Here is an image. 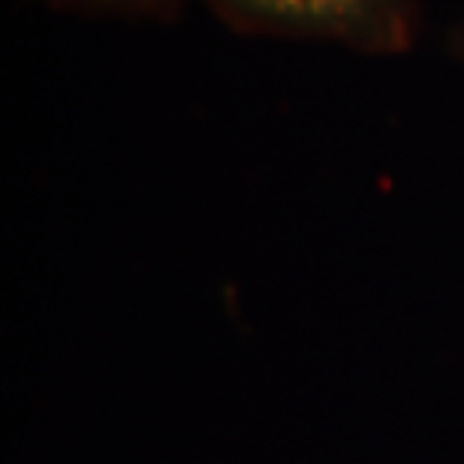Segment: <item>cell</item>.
Returning a JSON list of instances; mask_svg holds the SVG:
<instances>
[{"label": "cell", "mask_w": 464, "mask_h": 464, "mask_svg": "<svg viewBox=\"0 0 464 464\" xmlns=\"http://www.w3.org/2000/svg\"><path fill=\"white\" fill-rule=\"evenodd\" d=\"M232 34L338 45L368 58L413 52L425 27L422 0H202Z\"/></svg>", "instance_id": "6da1fadb"}, {"label": "cell", "mask_w": 464, "mask_h": 464, "mask_svg": "<svg viewBox=\"0 0 464 464\" xmlns=\"http://www.w3.org/2000/svg\"><path fill=\"white\" fill-rule=\"evenodd\" d=\"M450 52L464 63V15L459 18L456 27H452V34H450Z\"/></svg>", "instance_id": "3957f363"}, {"label": "cell", "mask_w": 464, "mask_h": 464, "mask_svg": "<svg viewBox=\"0 0 464 464\" xmlns=\"http://www.w3.org/2000/svg\"><path fill=\"white\" fill-rule=\"evenodd\" d=\"M58 13L91 15V18H121V22H157L169 24L184 9V0H36Z\"/></svg>", "instance_id": "7a4b0ae2"}]
</instances>
